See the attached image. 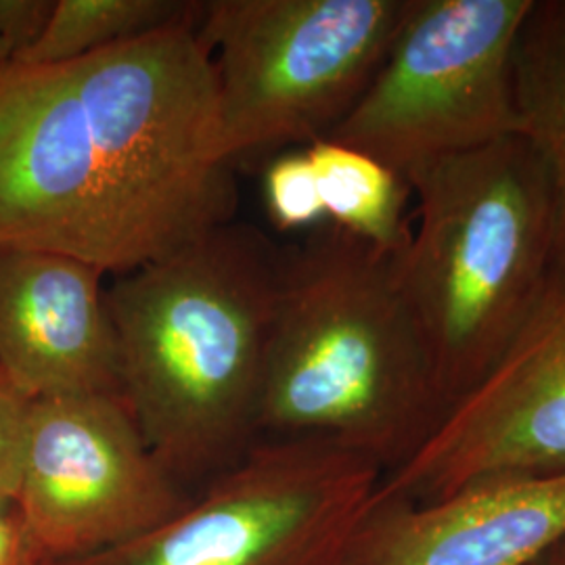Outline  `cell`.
<instances>
[{
  "mask_svg": "<svg viewBox=\"0 0 565 565\" xmlns=\"http://www.w3.org/2000/svg\"><path fill=\"white\" fill-rule=\"evenodd\" d=\"M198 23L0 65V249L120 277L235 221L237 166Z\"/></svg>",
  "mask_w": 565,
  "mask_h": 565,
  "instance_id": "6da1fadb",
  "label": "cell"
},
{
  "mask_svg": "<svg viewBox=\"0 0 565 565\" xmlns=\"http://www.w3.org/2000/svg\"><path fill=\"white\" fill-rule=\"evenodd\" d=\"M282 249L233 221L105 291L121 398L181 486L218 476L258 443Z\"/></svg>",
  "mask_w": 565,
  "mask_h": 565,
  "instance_id": "7a4b0ae2",
  "label": "cell"
},
{
  "mask_svg": "<svg viewBox=\"0 0 565 565\" xmlns=\"http://www.w3.org/2000/svg\"><path fill=\"white\" fill-rule=\"evenodd\" d=\"M398 254L333 224L282 249L258 440H327L406 463L446 417Z\"/></svg>",
  "mask_w": 565,
  "mask_h": 565,
  "instance_id": "3957f363",
  "label": "cell"
},
{
  "mask_svg": "<svg viewBox=\"0 0 565 565\" xmlns=\"http://www.w3.org/2000/svg\"><path fill=\"white\" fill-rule=\"evenodd\" d=\"M408 186L417 214L398 279L448 413L543 298L555 270V210L545 168L518 135L443 160Z\"/></svg>",
  "mask_w": 565,
  "mask_h": 565,
  "instance_id": "277c9868",
  "label": "cell"
},
{
  "mask_svg": "<svg viewBox=\"0 0 565 565\" xmlns=\"http://www.w3.org/2000/svg\"><path fill=\"white\" fill-rule=\"evenodd\" d=\"M408 0H205L224 145L243 163L327 139L361 102Z\"/></svg>",
  "mask_w": 565,
  "mask_h": 565,
  "instance_id": "5b68a950",
  "label": "cell"
},
{
  "mask_svg": "<svg viewBox=\"0 0 565 565\" xmlns=\"http://www.w3.org/2000/svg\"><path fill=\"white\" fill-rule=\"evenodd\" d=\"M534 0H408L361 102L327 137L406 184L443 160L515 135L513 57Z\"/></svg>",
  "mask_w": 565,
  "mask_h": 565,
  "instance_id": "8992f818",
  "label": "cell"
},
{
  "mask_svg": "<svg viewBox=\"0 0 565 565\" xmlns=\"http://www.w3.org/2000/svg\"><path fill=\"white\" fill-rule=\"evenodd\" d=\"M382 478L327 440H258L163 524L60 565H345Z\"/></svg>",
  "mask_w": 565,
  "mask_h": 565,
  "instance_id": "52a82bcc",
  "label": "cell"
},
{
  "mask_svg": "<svg viewBox=\"0 0 565 565\" xmlns=\"http://www.w3.org/2000/svg\"><path fill=\"white\" fill-rule=\"evenodd\" d=\"M15 509L42 565L130 543L189 503L121 396L32 401Z\"/></svg>",
  "mask_w": 565,
  "mask_h": 565,
  "instance_id": "ba28073f",
  "label": "cell"
},
{
  "mask_svg": "<svg viewBox=\"0 0 565 565\" xmlns=\"http://www.w3.org/2000/svg\"><path fill=\"white\" fill-rule=\"evenodd\" d=\"M565 473V273L501 359L452 404L406 463L382 478L373 499L422 505L501 478Z\"/></svg>",
  "mask_w": 565,
  "mask_h": 565,
  "instance_id": "9c48e42d",
  "label": "cell"
},
{
  "mask_svg": "<svg viewBox=\"0 0 565 565\" xmlns=\"http://www.w3.org/2000/svg\"><path fill=\"white\" fill-rule=\"evenodd\" d=\"M103 277L63 254L0 249V371L30 401L121 396Z\"/></svg>",
  "mask_w": 565,
  "mask_h": 565,
  "instance_id": "30bf717a",
  "label": "cell"
},
{
  "mask_svg": "<svg viewBox=\"0 0 565 565\" xmlns=\"http://www.w3.org/2000/svg\"><path fill=\"white\" fill-rule=\"evenodd\" d=\"M565 541V473L501 478L422 505L375 501L345 565H534Z\"/></svg>",
  "mask_w": 565,
  "mask_h": 565,
  "instance_id": "8fae6325",
  "label": "cell"
},
{
  "mask_svg": "<svg viewBox=\"0 0 565 565\" xmlns=\"http://www.w3.org/2000/svg\"><path fill=\"white\" fill-rule=\"evenodd\" d=\"M515 135L545 168L555 210V270L565 273V0H534L513 57Z\"/></svg>",
  "mask_w": 565,
  "mask_h": 565,
  "instance_id": "7c38bea8",
  "label": "cell"
},
{
  "mask_svg": "<svg viewBox=\"0 0 565 565\" xmlns=\"http://www.w3.org/2000/svg\"><path fill=\"white\" fill-rule=\"evenodd\" d=\"M306 153L315 166L329 224L384 252L401 254L411 237L406 216L411 186L384 163L342 142H312Z\"/></svg>",
  "mask_w": 565,
  "mask_h": 565,
  "instance_id": "4fadbf2b",
  "label": "cell"
},
{
  "mask_svg": "<svg viewBox=\"0 0 565 565\" xmlns=\"http://www.w3.org/2000/svg\"><path fill=\"white\" fill-rule=\"evenodd\" d=\"M202 11L198 0H55L41 36L13 63L81 60L172 25L198 23Z\"/></svg>",
  "mask_w": 565,
  "mask_h": 565,
  "instance_id": "5bb4252c",
  "label": "cell"
},
{
  "mask_svg": "<svg viewBox=\"0 0 565 565\" xmlns=\"http://www.w3.org/2000/svg\"><path fill=\"white\" fill-rule=\"evenodd\" d=\"M264 200L279 231H312L323 224V200L306 149L270 160L264 172Z\"/></svg>",
  "mask_w": 565,
  "mask_h": 565,
  "instance_id": "9a60e30c",
  "label": "cell"
},
{
  "mask_svg": "<svg viewBox=\"0 0 565 565\" xmlns=\"http://www.w3.org/2000/svg\"><path fill=\"white\" fill-rule=\"evenodd\" d=\"M32 401L0 371V499L15 501Z\"/></svg>",
  "mask_w": 565,
  "mask_h": 565,
  "instance_id": "2e32d148",
  "label": "cell"
},
{
  "mask_svg": "<svg viewBox=\"0 0 565 565\" xmlns=\"http://www.w3.org/2000/svg\"><path fill=\"white\" fill-rule=\"evenodd\" d=\"M55 0H0V49L13 61L41 36Z\"/></svg>",
  "mask_w": 565,
  "mask_h": 565,
  "instance_id": "e0dca14e",
  "label": "cell"
},
{
  "mask_svg": "<svg viewBox=\"0 0 565 565\" xmlns=\"http://www.w3.org/2000/svg\"><path fill=\"white\" fill-rule=\"evenodd\" d=\"M0 565H42L15 503L0 505Z\"/></svg>",
  "mask_w": 565,
  "mask_h": 565,
  "instance_id": "ac0fdd59",
  "label": "cell"
},
{
  "mask_svg": "<svg viewBox=\"0 0 565 565\" xmlns=\"http://www.w3.org/2000/svg\"><path fill=\"white\" fill-rule=\"evenodd\" d=\"M9 55H7V53H4V51H2V49H0V65H2V63H9Z\"/></svg>",
  "mask_w": 565,
  "mask_h": 565,
  "instance_id": "d6986e66",
  "label": "cell"
},
{
  "mask_svg": "<svg viewBox=\"0 0 565 565\" xmlns=\"http://www.w3.org/2000/svg\"><path fill=\"white\" fill-rule=\"evenodd\" d=\"M2 503H13V501H4V499H0V505H2Z\"/></svg>",
  "mask_w": 565,
  "mask_h": 565,
  "instance_id": "ffe728a7",
  "label": "cell"
}]
</instances>
